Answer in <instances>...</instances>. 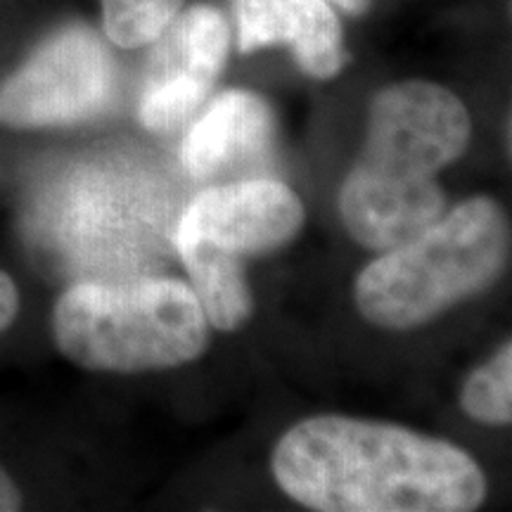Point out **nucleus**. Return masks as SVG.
Masks as SVG:
<instances>
[{"label": "nucleus", "instance_id": "1", "mask_svg": "<svg viewBox=\"0 0 512 512\" xmlns=\"http://www.w3.org/2000/svg\"><path fill=\"white\" fill-rule=\"evenodd\" d=\"M275 482L318 512H470L486 498L477 460L392 422L316 415L273 448Z\"/></svg>", "mask_w": 512, "mask_h": 512}, {"label": "nucleus", "instance_id": "2", "mask_svg": "<svg viewBox=\"0 0 512 512\" xmlns=\"http://www.w3.org/2000/svg\"><path fill=\"white\" fill-rule=\"evenodd\" d=\"M470 112L432 81L384 86L370 102L361 155L339 190V214L358 245L387 252L446 211L439 174L467 150Z\"/></svg>", "mask_w": 512, "mask_h": 512}, {"label": "nucleus", "instance_id": "3", "mask_svg": "<svg viewBox=\"0 0 512 512\" xmlns=\"http://www.w3.org/2000/svg\"><path fill=\"white\" fill-rule=\"evenodd\" d=\"M508 254L510 226L501 204L472 197L370 261L354 285L356 306L377 328H418L494 285Z\"/></svg>", "mask_w": 512, "mask_h": 512}, {"label": "nucleus", "instance_id": "4", "mask_svg": "<svg viewBox=\"0 0 512 512\" xmlns=\"http://www.w3.org/2000/svg\"><path fill=\"white\" fill-rule=\"evenodd\" d=\"M209 320L192 287L174 278L79 283L57 299V349L95 373H145L204 354Z\"/></svg>", "mask_w": 512, "mask_h": 512}, {"label": "nucleus", "instance_id": "5", "mask_svg": "<svg viewBox=\"0 0 512 512\" xmlns=\"http://www.w3.org/2000/svg\"><path fill=\"white\" fill-rule=\"evenodd\" d=\"M114 60L98 31L67 24L0 81V124L72 126L98 117L114 98Z\"/></svg>", "mask_w": 512, "mask_h": 512}, {"label": "nucleus", "instance_id": "6", "mask_svg": "<svg viewBox=\"0 0 512 512\" xmlns=\"http://www.w3.org/2000/svg\"><path fill=\"white\" fill-rule=\"evenodd\" d=\"M152 43L138 117L150 131H174L200 110L226 67L230 27L214 5H192Z\"/></svg>", "mask_w": 512, "mask_h": 512}, {"label": "nucleus", "instance_id": "7", "mask_svg": "<svg viewBox=\"0 0 512 512\" xmlns=\"http://www.w3.org/2000/svg\"><path fill=\"white\" fill-rule=\"evenodd\" d=\"M304 204L280 181H240L200 192L185 207L178 233L247 259L283 247L304 226Z\"/></svg>", "mask_w": 512, "mask_h": 512}, {"label": "nucleus", "instance_id": "8", "mask_svg": "<svg viewBox=\"0 0 512 512\" xmlns=\"http://www.w3.org/2000/svg\"><path fill=\"white\" fill-rule=\"evenodd\" d=\"M240 53L285 46L304 74L328 81L349 62L344 31L328 0H233Z\"/></svg>", "mask_w": 512, "mask_h": 512}, {"label": "nucleus", "instance_id": "9", "mask_svg": "<svg viewBox=\"0 0 512 512\" xmlns=\"http://www.w3.org/2000/svg\"><path fill=\"white\" fill-rule=\"evenodd\" d=\"M275 133L271 105L252 91L221 93L202 114L181 145V164L192 178L207 181L268 152Z\"/></svg>", "mask_w": 512, "mask_h": 512}, {"label": "nucleus", "instance_id": "10", "mask_svg": "<svg viewBox=\"0 0 512 512\" xmlns=\"http://www.w3.org/2000/svg\"><path fill=\"white\" fill-rule=\"evenodd\" d=\"M176 247L211 328L221 332L242 328L254 309L242 261L185 235H176Z\"/></svg>", "mask_w": 512, "mask_h": 512}, {"label": "nucleus", "instance_id": "11", "mask_svg": "<svg viewBox=\"0 0 512 512\" xmlns=\"http://www.w3.org/2000/svg\"><path fill=\"white\" fill-rule=\"evenodd\" d=\"M183 5L185 0H100L102 29L119 48L150 46Z\"/></svg>", "mask_w": 512, "mask_h": 512}, {"label": "nucleus", "instance_id": "12", "mask_svg": "<svg viewBox=\"0 0 512 512\" xmlns=\"http://www.w3.org/2000/svg\"><path fill=\"white\" fill-rule=\"evenodd\" d=\"M460 406L472 420L510 425L512 420V347L505 342L489 363L477 368L460 389Z\"/></svg>", "mask_w": 512, "mask_h": 512}, {"label": "nucleus", "instance_id": "13", "mask_svg": "<svg viewBox=\"0 0 512 512\" xmlns=\"http://www.w3.org/2000/svg\"><path fill=\"white\" fill-rule=\"evenodd\" d=\"M19 311V292L15 280L0 271V332H5L15 323Z\"/></svg>", "mask_w": 512, "mask_h": 512}, {"label": "nucleus", "instance_id": "14", "mask_svg": "<svg viewBox=\"0 0 512 512\" xmlns=\"http://www.w3.org/2000/svg\"><path fill=\"white\" fill-rule=\"evenodd\" d=\"M19 508H22V494L8 472L0 467V512H15Z\"/></svg>", "mask_w": 512, "mask_h": 512}, {"label": "nucleus", "instance_id": "15", "mask_svg": "<svg viewBox=\"0 0 512 512\" xmlns=\"http://www.w3.org/2000/svg\"><path fill=\"white\" fill-rule=\"evenodd\" d=\"M328 3L335 5V8H339V10H344L347 15L361 17V15H366L373 0H328Z\"/></svg>", "mask_w": 512, "mask_h": 512}]
</instances>
